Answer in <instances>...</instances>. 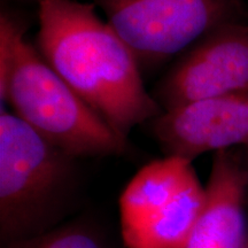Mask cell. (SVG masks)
I'll list each match as a JSON object with an SVG mask.
<instances>
[{"label":"cell","mask_w":248,"mask_h":248,"mask_svg":"<svg viewBox=\"0 0 248 248\" xmlns=\"http://www.w3.org/2000/svg\"><path fill=\"white\" fill-rule=\"evenodd\" d=\"M2 248H108L97 230L86 223H68L38 237Z\"/></svg>","instance_id":"9"},{"label":"cell","mask_w":248,"mask_h":248,"mask_svg":"<svg viewBox=\"0 0 248 248\" xmlns=\"http://www.w3.org/2000/svg\"><path fill=\"white\" fill-rule=\"evenodd\" d=\"M151 75L224 24L245 21L243 0H92Z\"/></svg>","instance_id":"5"},{"label":"cell","mask_w":248,"mask_h":248,"mask_svg":"<svg viewBox=\"0 0 248 248\" xmlns=\"http://www.w3.org/2000/svg\"><path fill=\"white\" fill-rule=\"evenodd\" d=\"M38 52L120 137L162 113L132 51L92 2L43 0Z\"/></svg>","instance_id":"1"},{"label":"cell","mask_w":248,"mask_h":248,"mask_svg":"<svg viewBox=\"0 0 248 248\" xmlns=\"http://www.w3.org/2000/svg\"><path fill=\"white\" fill-rule=\"evenodd\" d=\"M244 154H245V159H246V164L248 168V148L247 150H244Z\"/></svg>","instance_id":"11"},{"label":"cell","mask_w":248,"mask_h":248,"mask_svg":"<svg viewBox=\"0 0 248 248\" xmlns=\"http://www.w3.org/2000/svg\"><path fill=\"white\" fill-rule=\"evenodd\" d=\"M164 156L193 161L208 152L248 148V89L164 110L148 121Z\"/></svg>","instance_id":"7"},{"label":"cell","mask_w":248,"mask_h":248,"mask_svg":"<svg viewBox=\"0 0 248 248\" xmlns=\"http://www.w3.org/2000/svg\"><path fill=\"white\" fill-rule=\"evenodd\" d=\"M18 1H28V2H36V4L37 5H39L40 4V2H42L43 1V0H18Z\"/></svg>","instance_id":"10"},{"label":"cell","mask_w":248,"mask_h":248,"mask_svg":"<svg viewBox=\"0 0 248 248\" xmlns=\"http://www.w3.org/2000/svg\"><path fill=\"white\" fill-rule=\"evenodd\" d=\"M248 89V22L213 30L176 58L152 92L162 110Z\"/></svg>","instance_id":"6"},{"label":"cell","mask_w":248,"mask_h":248,"mask_svg":"<svg viewBox=\"0 0 248 248\" xmlns=\"http://www.w3.org/2000/svg\"><path fill=\"white\" fill-rule=\"evenodd\" d=\"M243 248H248V238H247V241H246V244L244 245V247Z\"/></svg>","instance_id":"12"},{"label":"cell","mask_w":248,"mask_h":248,"mask_svg":"<svg viewBox=\"0 0 248 248\" xmlns=\"http://www.w3.org/2000/svg\"><path fill=\"white\" fill-rule=\"evenodd\" d=\"M0 99L1 106L8 104L18 119L76 159L117 156L128 150V139L120 137L24 38L0 80Z\"/></svg>","instance_id":"3"},{"label":"cell","mask_w":248,"mask_h":248,"mask_svg":"<svg viewBox=\"0 0 248 248\" xmlns=\"http://www.w3.org/2000/svg\"><path fill=\"white\" fill-rule=\"evenodd\" d=\"M79 159L12 111L0 113V240L24 241L57 228L78 190Z\"/></svg>","instance_id":"2"},{"label":"cell","mask_w":248,"mask_h":248,"mask_svg":"<svg viewBox=\"0 0 248 248\" xmlns=\"http://www.w3.org/2000/svg\"><path fill=\"white\" fill-rule=\"evenodd\" d=\"M248 168L244 152L214 153L206 202L185 248H243L248 238Z\"/></svg>","instance_id":"8"},{"label":"cell","mask_w":248,"mask_h":248,"mask_svg":"<svg viewBox=\"0 0 248 248\" xmlns=\"http://www.w3.org/2000/svg\"><path fill=\"white\" fill-rule=\"evenodd\" d=\"M206 202L192 162L164 156L144 166L120 198L125 248H185Z\"/></svg>","instance_id":"4"}]
</instances>
